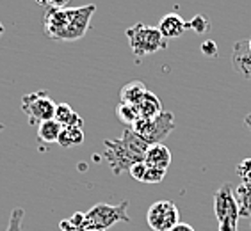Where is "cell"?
<instances>
[{"label":"cell","instance_id":"cell-1","mask_svg":"<svg viewBox=\"0 0 251 231\" xmlns=\"http://www.w3.org/2000/svg\"><path fill=\"white\" fill-rule=\"evenodd\" d=\"M95 11H97L95 4L75 7V9L52 7L47 11L43 20L45 32L55 41H77L86 36Z\"/></svg>","mask_w":251,"mask_h":231},{"label":"cell","instance_id":"cell-2","mask_svg":"<svg viewBox=\"0 0 251 231\" xmlns=\"http://www.w3.org/2000/svg\"><path fill=\"white\" fill-rule=\"evenodd\" d=\"M103 146L105 160L116 176L130 171L132 165L145 162V155L150 148V144L141 139L132 128H125L120 139H105Z\"/></svg>","mask_w":251,"mask_h":231},{"label":"cell","instance_id":"cell-3","mask_svg":"<svg viewBox=\"0 0 251 231\" xmlns=\"http://www.w3.org/2000/svg\"><path fill=\"white\" fill-rule=\"evenodd\" d=\"M125 36L128 39L130 50L135 57H146L153 55L160 50L168 48V39L160 34L157 27H150L145 23H135L125 30Z\"/></svg>","mask_w":251,"mask_h":231},{"label":"cell","instance_id":"cell-4","mask_svg":"<svg viewBox=\"0 0 251 231\" xmlns=\"http://www.w3.org/2000/svg\"><path fill=\"white\" fill-rule=\"evenodd\" d=\"M128 201H123L120 205H109V203H98L93 208H89L84 213L87 231H107L118 222H130V217L126 213Z\"/></svg>","mask_w":251,"mask_h":231},{"label":"cell","instance_id":"cell-5","mask_svg":"<svg viewBox=\"0 0 251 231\" xmlns=\"http://www.w3.org/2000/svg\"><path fill=\"white\" fill-rule=\"evenodd\" d=\"M214 213L219 222V231H239V205L230 183L218 188L214 196Z\"/></svg>","mask_w":251,"mask_h":231},{"label":"cell","instance_id":"cell-6","mask_svg":"<svg viewBox=\"0 0 251 231\" xmlns=\"http://www.w3.org/2000/svg\"><path fill=\"white\" fill-rule=\"evenodd\" d=\"M175 126H176L175 125V116L168 111H162L157 117H151V119H143L141 117L132 126V130L139 135L145 142L153 146V144H162V140L175 130Z\"/></svg>","mask_w":251,"mask_h":231},{"label":"cell","instance_id":"cell-7","mask_svg":"<svg viewBox=\"0 0 251 231\" xmlns=\"http://www.w3.org/2000/svg\"><path fill=\"white\" fill-rule=\"evenodd\" d=\"M22 111L29 117L30 125H41L45 121L53 119L55 114V103L50 98L49 91H38L25 94L22 98Z\"/></svg>","mask_w":251,"mask_h":231},{"label":"cell","instance_id":"cell-8","mask_svg":"<svg viewBox=\"0 0 251 231\" xmlns=\"http://www.w3.org/2000/svg\"><path fill=\"white\" fill-rule=\"evenodd\" d=\"M146 221L153 231H169L180 222V212L175 203L160 199L148 208Z\"/></svg>","mask_w":251,"mask_h":231},{"label":"cell","instance_id":"cell-9","mask_svg":"<svg viewBox=\"0 0 251 231\" xmlns=\"http://www.w3.org/2000/svg\"><path fill=\"white\" fill-rule=\"evenodd\" d=\"M232 68L239 77L251 80V50L248 39H241L233 43L232 50Z\"/></svg>","mask_w":251,"mask_h":231},{"label":"cell","instance_id":"cell-10","mask_svg":"<svg viewBox=\"0 0 251 231\" xmlns=\"http://www.w3.org/2000/svg\"><path fill=\"white\" fill-rule=\"evenodd\" d=\"M157 29L160 30V34L166 39H175L180 38L187 30V22L180 15H176V13H169V15H166L164 18L160 20Z\"/></svg>","mask_w":251,"mask_h":231},{"label":"cell","instance_id":"cell-11","mask_svg":"<svg viewBox=\"0 0 251 231\" xmlns=\"http://www.w3.org/2000/svg\"><path fill=\"white\" fill-rule=\"evenodd\" d=\"M145 164L148 167H157L162 169V171H168L169 164H171V151L164 144L150 146L145 155Z\"/></svg>","mask_w":251,"mask_h":231},{"label":"cell","instance_id":"cell-12","mask_svg":"<svg viewBox=\"0 0 251 231\" xmlns=\"http://www.w3.org/2000/svg\"><path fill=\"white\" fill-rule=\"evenodd\" d=\"M146 86L141 80H132L126 86H123V89L120 91V101L121 103H130V105H137L143 96L146 94Z\"/></svg>","mask_w":251,"mask_h":231},{"label":"cell","instance_id":"cell-13","mask_svg":"<svg viewBox=\"0 0 251 231\" xmlns=\"http://www.w3.org/2000/svg\"><path fill=\"white\" fill-rule=\"evenodd\" d=\"M53 119L57 121L61 126H80V128L84 126V119L73 111L68 103H59V105H55Z\"/></svg>","mask_w":251,"mask_h":231},{"label":"cell","instance_id":"cell-14","mask_svg":"<svg viewBox=\"0 0 251 231\" xmlns=\"http://www.w3.org/2000/svg\"><path fill=\"white\" fill-rule=\"evenodd\" d=\"M137 109H139V114L143 119H151V117H157L160 112L164 111L162 109V103L157 96H155L151 91H146V94L143 96V100L137 103Z\"/></svg>","mask_w":251,"mask_h":231},{"label":"cell","instance_id":"cell-15","mask_svg":"<svg viewBox=\"0 0 251 231\" xmlns=\"http://www.w3.org/2000/svg\"><path fill=\"white\" fill-rule=\"evenodd\" d=\"M84 142V130L80 126H63L61 135L57 139V144L63 148H73Z\"/></svg>","mask_w":251,"mask_h":231},{"label":"cell","instance_id":"cell-16","mask_svg":"<svg viewBox=\"0 0 251 231\" xmlns=\"http://www.w3.org/2000/svg\"><path fill=\"white\" fill-rule=\"evenodd\" d=\"M116 116L118 119L126 126V128H132V126L141 119V114H139V109L137 105H130V103H118L116 107Z\"/></svg>","mask_w":251,"mask_h":231},{"label":"cell","instance_id":"cell-17","mask_svg":"<svg viewBox=\"0 0 251 231\" xmlns=\"http://www.w3.org/2000/svg\"><path fill=\"white\" fill-rule=\"evenodd\" d=\"M61 130H63V126L59 125L55 119H50V121H45L41 125L38 126V137L41 142H57L59 135H61Z\"/></svg>","mask_w":251,"mask_h":231},{"label":"cell","instance_id":"cell-18","mask_svg":"<svg viewBox=\"0 0 251 231\" xmlns=\"http://www.w3.org/2000/svg\"><path fill=\"white\" fill-rule=\"evenodd\" d=\"M233 192H235V201H237V205H239V213H241V217H250L251 215V185L241 183Z\"/></svg>","mask_w":251,"mask_h":231},{"label":"cell","instance_id":"cell-19","mask_svg":"<svg viewBox=\"0 0 251 231\" xmlns=\"http://www.w3.org/2000/svg\"><path fill=\"white\" fill-rule=\"evenodd\" d=\"M59 228H61V231H87L86 222H84V213H73L70 219L59 222Z\"/></svg>","mask_w":251,"mask_h":231},{"label":"cell","instance_id":"cell-20","mask_svg":"<svg viewBox=\"0 0 251 231\" xmlns=\"http://www.w3.org/2000/svg\"><path fill=\"white\" fill-rule=\"evenodd\" d=\"M187 29H193L196 34H205L210 30V22L203 15H196L191 22H187Z\"/></svg>","mask_w":251,"mask_h":231},{"label":"cell","instance_id":"cell-21","mask_svg":"<svg viewBox=\"0 0 251 231\" xmlns=\"http://www.w3.org/2000/svg\"><path fill=\"white\" fill-rule=\"evenodd\" d=\"M25 210L24 208H15L9 215V222H7V230L5 231H22V222H24Z\"/></svg>","mask_w":251,"mask_h":231},{"label":"cell","instance_id":"cell-22","mask_svg":"<svg viewBox=\"0 0 251 231\" xmlns=\"http://www.w3.org/2000/svg\"><path fill=\"white\" fill-rule=\"evenodd\" d=\"M237 174H239V178L242 180V183H246V185H251V159H244L241 160L235 167Z\"/></svg>","mask_w":251,"mask_h":231},{"label":"cell","instance_id":"cell-23","mask_svg":"<svg viewBox=\"0 0 251 231\" xmlns=\"http://www.w3.org/2000/svg\"><path fill=\"white\" fill-rule=\"evenodd\" d=\"M166 173L168 171H162V169H157V167H148L143 183H160L166 178Z\"/></svg>","mask_w":251,"mask_h":231},{"label":"cell","instance_id":"cell-24","mask_svg":"<svg viewBox=\"0 0 251 231\" xmlns=\"http://www.w3.org/2000/svg\"><path fill=\"white\" fill-rule=\"evenodd\" d=\"M200 50H201V53L205 57H212V59L218 57V53H219L218 45H216V41H212V39H205L201 43V46H200Z\"/></svg>","mask_w":251,"mask_h":231},{"label":"cell","instance_id":"cell-25","mask_svg":"<svg viewBox=\"0 0 251 231\" xmlns=\"http://www.w3.org/2000/svg\"><path fill=\"white\" fill-rule=\"evenodd\" d=\"M146 169H148V165H146L145 162H139V164L132 165L130 171H128V173H130V174H132V178L137 180V182H145Z\"/></svg>","mask_w":251,"mask_h":231},{"label":"cell","instance_id":"cell-26","mask_svg":"<svg viewBox=\"0 0 251 231\" xmlns=\"http://www.w3.org/2000/svg\"><path fill=\"white\" fill-rule=\"evenodd\" d=\"M169 231H194V228L191 226V224H185V222H178L173 230H169Z\"/></svg>","mask_w":251,"mask_h":231},{"label":"cell","instance_id":"cell-27","mask_svg":"<svg viewBox=\"0 0 251 231\" xmlns=\"http://www.w3.org/2000/svg\"><path fill=\"white\" fill-rule=\"evenodd\" d=\"M244 125H246V128L251 132V112L246 116V117H244Z\"/></svg>","mask_w":251,"mask_h":231},{"label":"cell","instance_id":"cell-28","mask_svg":"<svg viewBox=\"0 0 251 231\" xmlns=\"http://www.w3.org/2000/svg\"><path fill=\"white\" fill-rule=\"evenodd\" d=\"M4 25H2V22H0V38H2V36H4Z\"/></svg>","mask_w":251,"mask_h":231},{"label":"cell","instance_id":"cell-29","mask_svg":"<svg viewBox=\"0 0 251 231\" xmlns=\"http://www.w3.org/2000/svg\"><path fill=\"white\" fill-rule=\"evenodd\" d=\"M4 130V123H0V132Z\"/></svg>","mask_w":251,"mask_h":231},{"label":"cell","instance_id":"cell-30","mask_svg":"<svg viewBox=\"0 0 251 231\" xmlns=\"http://www.w3.org/2000/svg\"><path fill=\"white\" fill-rule=\"evenodd\" d=\"M248 43H250V50H251V38H250V39H248Z\"/></svg>","mask_w":251,"mask_h":231}]
</instances>
